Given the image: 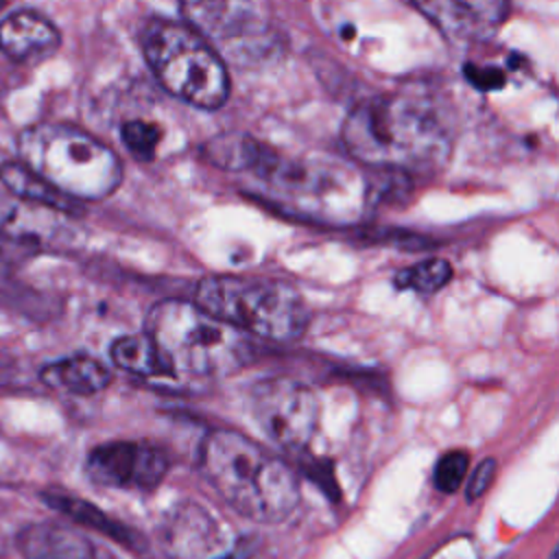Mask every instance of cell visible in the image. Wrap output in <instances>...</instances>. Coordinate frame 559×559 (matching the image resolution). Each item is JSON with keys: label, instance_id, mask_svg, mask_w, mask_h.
<instances>
[{"label": "cell", "instance_id": "obj_6", "mask_svg": "<svg viewBox=\"0 0 559 559\" xmlns=\"http://www.w3.org/2000/svg\"><path fill=\"white\" fill-rule=\"evenodd\" d=\"M194 304L231 328L266 341H297L310 323L304 297L282 280L210 275L197 284Z\"/></svg>", "mask_w": 559, "mask_h": 559}, {"label": "cell", "instance_id": "obj_1", "mask_svg": "<svg viewBox=\"0 0 559 559\" xmlns=\"http://www.w3.org/2000/svg\"><path fill=\"white\" fill-rule=\"evenodd\" d=\"M345 148L360 162L397 173H432L452 151L437 105L419 94H380L356 105L341 129Z\"/></svg>", "mask_w": 559, "mask_h": 559}, {"label": "cell", "instance_id": "obj_5", "mask_svg": "<svg viewBox=\"0 0 559 559\" xmlns=\"http://www.w3.org/2000/svg\"><path fill=\"white\" fill-rule=\"evenodd\" d=\"M17 153L24 166L74 201L105 199L122 181L118 155L70 124L41 122L24 129Z\"/></svg>", "mask_w": 559, "mask_h": 559}, {"label": "cell", "instance_id": "obj_24", "mask_svg": "<svg viewBox=\"0 0 559 559\" xmlns=\"http://www.w3.org/2000/svg\"><path fill=\"white\" fill-rule=\"evenodd\" d=\"M493 476H496V461H493V459H483V461L474 467V472H472V476H469V483H467V500L480 498V496L489 489Z\"/></svg>", "mask_w": 559, "mask_h": 559}, {"label": "cell", "instance_id": "obj_18", "mask_svg": "<svg viewBox=\"0 0 559 559\" xmlns=\"http://www.w3.org/2000/svg\"><path fill=\"white\" fill-rule=\"evenodd\" d=\"M0 181L9 190V194H13L17 199L48 205L63 214L74 212V207H76L74 199H70L63 192H59L57 188H52L46 179H41L37 173H33L22 162H4L0 166Z\"/></svg>", "mask_w": 559, "mask_h": 559}, {"label": "cell", "instance_id": "obj_2", "mask_svg": "<svg viewBox=\"0 0 559 559\" xmlns=\"http://www.w3.org/2000/svg\"><path fill=\"white\" fill-rule=\"evenodd\" d=\"M199 465L212 489L251 522L277 524L299 502L293 467L236 430H210L201 443Z\"/></svg>", "mask_w": 559, "mask_h": 559}, {"label": "cell", "instance_id": "obj_7", "mask_svg": "<svg viewBox=\"0 0 559 559\" xmlns=\"http://www.w3.org/2000/svg\"><path fill=\"white\" fill-rule=\"evenodd\" d=\"M144 57L159 83L177 98L218 109L229 96L225 61L188 24L153 20L142 35Z\"/></svg>", "mask_w": 559, "mask_h": 559}, {"label": "cell", "instance_id": "obj_8", "mask_svg": "<svg viewBox=\"0 0 559 559\" xmlns=\"http://www.w3.org/2000/svg\"><path fill=\"white\" fill-rule=\"evenodd\" d=\"M186 24L214 52L236 66H255L280 48V31L266 0H179Z\"/></svg>", "mask_w": 559, "mask_h": 559}, {"label": "cell", "instance_id": "obj_23", "mask_svg": "<svg viewBox=\"0 0 559 559\" xmlns=\"http://www.w3.org/2000/svg\"><path fill=\"white\" fill-rule=\"evenodd\" d=\"M122 142L138 159H151L159 142V129L144 120H129L120 129Z\"/></svg>", "mask_w": 559, "mask_h": 559}, {"label": "cell", "instance_id": "obj_15", "mask_svg": "<svg viewBox=\"0 0 559 559\" xmlns=\"http://www.w3.org/2000/svg\"><path fill=\"white\" fill-rule=\"evenodd\" d=\"M41 380L68 395H94L111 382L109 369L92 356H70L41 369Z\"/></svg>", "mask_w": 559, "mask_h": 559}, {"label": "cell", "instance_id": "obj_13", "mask_svg": "<svg viewBox=\"0 0 559 559\" xmlns=\"http://www.w3.org/2000/svg\"><path fill=\"white\" fill-rule=\"evenodd\" d=\"M17 550L24 559H96L85 535L52 522L24 526L17 533Z\"/></svg>", "mask_w": 559, "mask_h": 559}, {"label": "cell", "instance_id": "obj_10", "mask_svg": "<svg viewBox=\"0 0 559 559\" xmlns=\"http://www.w3.org/2000/svg\"><path fill=\"white\" fill-rule=\"evenodd\" d=\"M170 461L164 450L144 441H111L96 445L85 461L87 476L114 489H155L168 474Z\"/></svg>", "mask_w": 559, "mask_h": 559}, {"label": "cell", "instance_id": "obj_11", "mask_svg": "<svg viewBox=\"0 0 559 559\" xmlns=\"http://www.w3.org/2000/svg\"><path fill=\"white\" fill-rule=\"evenodd\" d=\"M443 35L461 41L489 39L509 17V0H404Z\"/></svg>", "mask_w": 559, "mask_h": 559}, {"label": "cell", "instance_id": "obj_20", "mask_svg": "<svg viewBox=\"0 0 559 559\" xmlns=\"http://www.w3.org/2000/svg\"><path fill=\"white\" fill-rule=\"evenodd\" d=\"M262 146L242 133H227L210 142L207 157L225 170H247L253 168L260 157Z\"/></svg>", "mask_w": 559, "mask_h": 559}, {"label": "cell", "instance_id": "obj_16", "mask_svg": "<svg viewBox=\"0 0 559 559\" xmlns=\"http://www.w3.org/2000/svg\"><path fill=\"white\" fill-rule=\"evenodd\" d=\"M166 544L179 557L205 555L216 542V526L197 504H181L168 515Z\"/></svg>", "mask_w": 559, "mask_h": 559}, {"label": "cell", "instance_id": "obj_17", "mask_svg": "<svg viewBox=\"0 0 559 559\" xmlns=\"http://www.w3.org/2000/svg\"><path fill=\"white\" fill-rule=\"evenodd\" d=\"M109 354H111V360L138 376V378H144V380H175L173 371L168 369V365L164 362L159 349L155 347V343L151 341V336L144 332V334H127V336H120L111 343L109 347Z\"/></svg>", "mask_w": 559, "mask_h": 559}, {"label": "cell", "instance_id": "obj_25", "mask_svg": "<svg viewBox=\"0 0 559 559\" xmlns=\"http://www.w3.org/2000/svg\"><path fill=\"white\" fill-rule=\"evenodd\" d=\"M2 4H4V0H0V7H2Z\"/></svg>", "mask_w": 559, "mask_h": 559}, {"label": "cell", "instance_id": "obj_4", "mask_svg": "<svg viewBox=\"0 0 559 559\" xmlns=\"http://www.w3.org/2000/svg\"><path fill=\"white\" fill-rule=\"evenodd\" d=\"M175 380L225 378L251 360V343L245 332L210 314L194 301H157L144 330Z\"/></svg>", "mask_w": 559, "mask_h": 559}, {"label": "cell", "instance_id": "obj_22", "mask_svg": "<svg viewBox=\"0 0 559 559\" xmlns=\"http://www.w3.org/2000/svg\"><path fill=\"white\" fill-rule=\"evenodd\" d=\"M467 467H469V456L463 450H450L445 452L432 472V483L439 491L443 493H452L461 487V483L467 476Z\"/></svg>", "mask_w": 559, "mask_h": 559}, {"label": "cell", "instance_id": "obj_12", "mask_svg": "<svg viewBox=\"0 0 559 559\" xmlns=\"http://www.w3.org/2000/svg\"><path fill=\"white\" fill-rule=\"evenodd\" d=\"M57 28L35 11H15L0 22V48L17 61L44 59L59 48Z\"/></svg>", "mask_w": 559, "mask_h": 559}, {"label": "cell", "instance_id": "obj_21", "mask_svg": "<svg viewBox=\"0 0 559 559\" xmlns=\"http://www.w3.org/2000/svg\"><path fill=\"white\" fill-rule=\"evenodd\" d=\"M452 280V266L443 258H430L424 262H417L413 266L400 269L393 277L395 288L400 290H413V293H437Z\"/></svg>", "mask_w": 559, "mask_h": 559}, {"label": "cell", "instance_id": "obj_3", "mask_svg": "<svg viewBox=\"0 0 559 559\" xmlns=\"http://www.w3.org/2000/svg\"><path fill=\"white\" fill-rule=\"evenodd\" d=\"M253 168L264 194L301 218L349 225L367 210L369 186L365 177L334 155L264 157L260 151Z\"/></svg>", "mask_w": 559, "mask_h": 559}, {"label": "cell", "instance_id": "obj_9", "mask_svg": "<svg viewBox=\"0 0 559 559\" xmlns=\"http://www.w3.org/2000/svg\"><path fill=\"white\" fill-rule=\"evenodd\" d=\"M249 406L262 432L284 450H304L317 432L319 400L301 380L264 378L251 386Z\"/></svg>", "mask_w": 559, "mask_h": 559}, {"label": "cell", "instance_id": "obj_14", "mask_svg": "<svg viewBox=\"0 0 559 559\" xmlns=\"http://www.w3.org/2000/svg\"><path fill=\"white\" fill-rule=\"evenodd\" d=\"M59 210L17 199L13 194L0 197V234L17 242H44L59 225Z\"/></svg>", "mask_w": 559, "mask_h": 559}, {"label": "cell", "instance_id": "obj_19", "mask_svg": "<svg viewBox=\"0 0 559 559\" xmlns=\"http://www.w3.org/2000/svg\"><path fill=\"white\" fill-rule=\"evenodd\" d=\"M41 500H44L48 507H52V509H57V511L70 515V518L76 520L79 524L90 526V528H96V531H103L105 535H109V537H114V539H118V542H122V544H127V546L138 548V544H140L135 531H131V528H127L124 524H120V522L107 518L100 509H96L94 504H90V502H85V500H81V498L66 496V493H55V491H46V493H41Z\"/></svg>", "mask_w": 559, "mask_h": 559}]
</instances>
